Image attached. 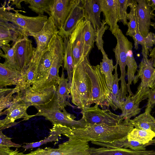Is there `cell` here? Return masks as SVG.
<instances>
[{"label": "cell", "mask_w": 155, "mask_h": 155, "mask_svg": "<svg viewBox=\"0 0 155 155\" xmlns=\"http://www.w3.org/2000/svg\"><path fill=\"white\" fill-rule=\"evenodd\" d=\"M81 3L84 8V20L90 21L96 31L101 25V0H81Z\"/></svg>", "instance_id": "obj_19"}, {"label": "cell", "mask_w": 155, "mask_h": 155, "mask_svg": "<svg viewBox=\"0 0 155 155\" xmlns=\"http://www.w3.org/2000/svg\"><path fill=\"white\" fill-rule=\"evenodd\" d=\"M89 71L92 84V97L94 103L103 109H112L111 92L109 89L104 75L100 70V65H89Z\"/></svg>", "instance_id": "obj_6"}, {"label": "cell", "mask_w": 155, "mask_h": 155, "mask_svg": "<svg viewBox=\"0 0 155 155\" xmlns=\"http://www.w3.org/2000/svg\"><path fill=\"white\" fill-rule=\"evenodd\" d=\"M101 3L104 20L109 26V30L114 35L120 28L117 24V0H101Z\"/></svg>", "instance_id": "obj_20"}, {"label": "cell", "mask_w": 155, "mask_h": 155, "mask_svg": "<svg viewBox=\"0 0 155 155\" xmlns=\"http://www.w3.org/2000/svg\"><path fill=\"white\" fill-rule=\"evenodd\" d=\"M132 0H117V12L118 21L121 22L124 25H127V9Z\"/></svg>", "instance_id": "obj_40"}, {"label": "cell", "mask_w": 155, "mask_h": 155, "mask_svg": "<svg viewBox=\"0 0 155 155\" xmlns=\"http://www.w3.org/2000/svg\"><path fill=\"white\" fill-rule=\"evenodd\" d=\"M109 28L104 19L101 20V27L96 31V45L98 49L101 51L102 55L106 54L104 49V41L103 39L105 31Z\"/></svg>", "instance_id": "obj_41"}, {"label": "cell", "mask_w": 155, "mask_h": 155, "mask_svg": "<svg viewBox=\"0 0 155 155\" xmlns=\"http://www.w3.org/2000/svg\"><path fill=\"white\" fill-rule=\"evenodd\" d=\"M25 37L12 24L0 19V46L8 45L11 41L13 44Z\"/></svg>", "instance_id": "obj_21"}, {"label": "cell", "mask_w": 155, "mask_h": 155, "mask_svg": "<svg viewBox=\"0 0 155 155\" xmlns=\"http://www.w3.org/2000/svg\"><path fill=\"white\" fill-rule=\"evenodd\" d=\"M41 55H34L32 59L22 73V80L20 86L21 90L30 86L34 82L38 63Z\"/></svg>", "instance_id": "obj_29"}, {"label": "cell", "mask_w": 155, "mask_h": 155, "mask_svg": "<svg viewBox=\"0 0 155 155\" xmlns=\"http://www.w3.org/2000/svg\"><path fill=\"white\" fill-rule=\"evenodd\" d=\"M118 63L116 62L115 65L114 66L115 73L114 80L112 86L111 93V98L113 103V107L112 109L114 110H116L118 109L121 110L122 108V103H120L119 100V88L118 82L120 80L118 78V74L117 72V65Z\"/></svg>", "instance_id": "obj_38"}, {"label": "cell", "mask_w": 155, "mask_h": 155, "mask_svg": "<svg viewBox=\"0 0 155 155\" xmlns=\"http://www.w3.org/2000/svg\"><path fill=\"white\" fill-rule=\"evenodd\" d=\"M62 67L61 76L60 77L58 86L57 88V99L60 108L62 111L66 110L65 107L67 106L72 107L70 103L71 97L70 88L68 83V80L65 78L64 68Z\"/></svg>", "instance_id": "obj_25"}, {"label": "cell", "mask_w": 155, "mask_h": 155, "mask_svg": "<svg viewBox=\"0 0 155 155\" xmlns=\"http://www.w3.org/2000/svg\"><path fill=\"white\" fill-rule=\"evenodd\" d=\"M139 104H135L131 96L128 95L122 102L120 117L124 120L129 122L131 117H135L140 112L141 109L139 108Z\"/></svg>", "instance_id": "obj_31"}, {"label": "cell", "mask_w": 155, "mask_h": 155, "mask_svg": "<svg viewBox=\"0 0 155 155\" xmlns=\"http://www.w3.org/2000/svg\"><path fill=\"white\" fill-rule=\"evenodd\" d=\"M85 21L84 19L78 22L76 27L70 37L74 67H76L84 56V33Z\"/></svg>", "instance_id": "obj_15"}, {"label": "cell", "mask_w": 155, "mask_h": 155, "mask_svg": "<svg viewBox=\"0 0 155 155\" xmlns=\"http://www.w3.org/2000/svg\"><path fill=\"white\" fill-rule=\"evenodd\" d=\"M20 40L13 44L12 47L9 44L0 46L4 52L3 53L0 50V56L5 59L4 63L12 68L19 71L15 59V51L17 45Z\"/></svg>", "instance_id": "obj_34"}, {"label": "cell", "mask_w": 155, "mask_h": 155, "mask_svg": "<svg viewBox=\"0 0 155 155\" xmlns=\"http://www.w3.org/2000/svg\"><path fill=\"white\" fill-rule=\"evenodd\" d=\"M137 28L136 34L132 38L134 41V48L137 50L139 45H140L142 47V54L143 57L148 58L149 52L150 51L152 48L155 45V34L150 32L146 37H143L141 35L139 28L137 17L136 15Z\"/></svg>", "instance_id": "obj_24"}, {"label": "cell", "mask_w": 155, "mask_h": 155, "mask_svg": "<svg viewBox=\"0 0 155 155\" xmlns=\"http://www.w3.org/2000/svg\"><path fill=\"white\" fill-rule=\"evenodd\" d=\"M24 0H10L11 2L12 5H15V7L19 9H21L22 7L21 5V3L24 2Z\"/></svg>", "instance_id": "obj_47"}, {"label": "cell", "mask_w": 155, "mask_h": 155, "mask_svg": "<svg viewBox=\"0 0 155 155\" xmlns=\"http://www.w3.org/2000/svg\"><path fill=\"white\" fill-rule=\"evenodd\" d=\"M149 87L151 89H153L155 87V70L153 73L151 80L150 81Z\"/></svg>", "instance_id": "obj_49"}, {"label": "cell", "mask_w": 155, "mask_h": 155, "mask_svg": "<svg viewBox=\"0 0 155 155\" xmlns=\"http://www.w3.org/2000/svg\"><path fill=\"white\" fill-rule=\"evenodd\" d=\"M6 1L0 8V19L8 21L15 25L25 37L39 32L42 29L48 18L46 15L28 16L16 12L14 13L6 10Z\"/></svg>", "instance_id": "obj_4"}, {"label": "cell", "mask_w": 155, "mask_h": 155, "mask_svg": "<svg viewBox=\"0 0 155 155\" xmlns=\"http://www.w3.org/2000/svg\"><path fill=\"white\" fill-rule=\"evenodd\" d=\"M35 52L32 41L28 37L21 39L17 43L15 59L19 70L22 73L32 59Z\"/></svg>", "instance_id": "obj_16"}, {"label": "cell", "mask_w": 155, "mask_h": 155, "mask_svg": "<svg viewBox=\"0 0 155 155\" xmlns=\"http://www.w3.org/2000/svg\"><path fill=\"white\" fill-rule=\"evenodd\" d=\"M149 1L152 8L155 10V0H149Z\"/></svg>", "instance_id": "obj_50"}, {"label": "cell", "mask_w": 155, "mask_h": 155, "mask_svg": "<svg viewBox=\"0 0 155 155\" xmlns=\"http://www.w3.org/2000/svg\"><path fill=\"white\" fill-rule=\"evenodd\" d=\"M84 33V56H88L94 47L96 41V31L90 21H85Z\"/></svg>", "instance_id": "obj_36"}, {"label": "cell", "mask_w": 155, "mask_h": 155, "mask_svg": "<svg viewBox=\"0 0 155 155\" xmlns=\"http://www.w3.org/2000/svg\"><path fill=\"white\" fill-rule=\"evenodd\" d=\"M137 73L133 81L134 84H136L140 78V83L138 86L135 94L131 96L134 103L140 104L143 100L147 98L151 90L149 84L155 68L153 66V61L151 58L143 57L139 64Z\"/></svg>", "instance_id": "obj_8"}, {"label": "cell", "mask_w": 155, "mask_h": 155, "mask_svg": "<svg viewBox=\"0 0 155 155\" xmlns=\"http://www.w3.org/2000/svg\"><path fill=\"white\" fill-rule=\"evenodd\" d=\"M64 43V68L67 70V78L70 88L74 68V61L72 55L71 45L69 38H63Z\"/></svg>", "instance_id": "obj_28"}, {"label": "cell", "mask_w": 155, "mask_h": 155, "mask_svg": "<svg viewBox=\"0 0 155 155\" xmlns=\"http://www.w3.org/2000/svg\"><path fill=\"white\" fill-rule=\"evenodd\" d=\"M102 55V61L100 63V70L104 75L107 86L111 92L114 80V75L112 74L114 68L113 60L112 59H109L106 54Z\"/></svg>", "instance_id": "obj_32"}, {"label": "cell", "mask_w": 155, "mask_h": 155, "mask_svg": "<svg viewBox=\"0 0 155 155\" xmlns=\"http://www.w3.org/2000/svg\"><path fill=\"white\" fill-rule=\"evenodd\" d=\"M134 129V127L129 122L124 120L122 123L116 126L89 124L83 128L72 129L65 136L69 139L87 142L111 143L127 137Z\"/></svg>", "instance_id": "obj_1"}, {"label": "cell", "mask_w": 155, "mask_h": 155, "mask_svg": "<svg viewBox=\"0 0 155 155\" xmlns=\"http://www.w3.org/2000/svg\"><path fill=\"white\" fill-rule=\"evenodd\" d=\"M155 137V132L150 130L134 129L128 134V140H135L145 144L148 143Z\"/></svg>", "instance_id": "obj_35"}, {"label": "cell", "mask_w": 155, "mask_h": 155, "mask_svg": "<svg viewBox=\"0 0 155 155\" xmlns=\"http://www.w3.org/2000/svg\"><path fill=\"white\" fill-rule=\"evenodd\" d=\"M90 64L89 56H86L74 67L70 88L72 103L81 110L89 107L94 104L89 71Z\"/></svg>", "instance_id": "obj_2"}, {"label": "cell", "mask_w": 155, "mask_h": 155, "mask_svg": "<svg viewBox=\"0 0 155 155\" xmlns=\"http://www.w3.org/2000/svg\"><path fill=\"white\" fill-rule=\"evenodd\" d=\"M114 35L116 38L117 43L113 51L115 54L116 61L118 62L121 72L119 78L121 84L119 89V99L120 101H124L127 97L128 92L127 84L125 80L127 55L129 50L133 48V44L125 36L120 28Z\"/></svg>", "instance_id": "obj_7"}, {"label": "cell", "mask_w": 155, "mask_h": 155, "mask_svg": "<svg viewBox=\"0 0 155 155\" xmlns=\"http://www.w3.org/2000/svg\"><path fill=\"white\" fill-rule=\"evenodd\" d=\"M126 64L127 67V73L128 80L127 84V91L129 95L132 96L134 94L131 91L130 85L134 79L135 73L138 67L134 56L132 48L130 49L128 52Z\"/></svg>", "instance_id": "obj_37"}, {"label": "cell", "mask_w": 155, "mask_h": 155, "mask_svg": "<svg viewBox=\"0 0 155 155\" xmlns=\"http://www.w3.org/2000/svg\"><path fill=\"white\" fill-rule=\"evenodd\" d=\"M90 155H155L153 150L135 151L124 148L90 147Z\"/></svg>", "instance_id": "obj_22"}, {"label": "cell", "mask_w": 155, "mask_h": 155, "mask_svg": "<svg viewBox=\"0 0 155 155\" xmlns=\"http://www.w3.org/2000/svg\"><path fill=\"white\" fill-rule=\"evenodd\" d=\"M147 98L146 107H149L152 109L155 106V87L151 89Z\"/></svg>", "instance_id": "obj_45"}, {"label": "cell", "mask_w": 155, "mask_h": 155, "mask_svg": "<svg viewBox=\"0 0 155 155\" xmlns=\"http://www.w3.org/2000/svg\"><path fill=\"white\" fill-rule=\"evenodd\" d=\"M48 49L52 56L51 67L44 77L34 82L31 87L33 89H38L52 85L57 86L60 77L59 70L63 67L64 56V44L60 39H52L50 42Z\"/></svg>", "instance_id": "obj_5"}, {"label": "cell", "mask_w": 155, "mask_h": 155, "mask_svg": "<svg viewBox=\"0 0 155 155\" xmlns=\"http://www.w3.org/2000/svg\"><path fill=\"white\" fill-rule=\"evenodd\" d=\"M137 5V3L135 0H132V2L129 6L130 8V12L127 14V19L129 20V22L127 23L128 29L126 35L132 37L136 33L137 23L136 15Z\"/></svg>", "instance_id": "obj_39"}, {"label": "cell", "mask_w": 155, "mask_h": 155, "mask_svg": "<svg viewBox=\"0 0 155 155\" xmlns=\"http://www.w3.org/2000/svg\"><path fill=\"white\" fill-rule=\"evenodd\" d=\"M22 73L20 71L0 64V88L15 85L20 87L22 80Z\"/></svg>", "instance_id": "obj_23"}, {"label": "cell", "mask_w": 155, "mask_h": 155, "mask_svg": "<svg viewBox=\"0 0 155 155\" xmlns=\"http://www.w3.org/2000/svg\"><path fill=\"white\" fill-rule=\"evenodd\" d=\"M59 136L53 131H50V134L45 139L35 142L27 143L22 146L25 150L39 147L42 145L48 142L58 140Z\"/></svg>", "instance_id": "obj_42"}, {"label": "cell", "mask_w": 155, "mask_h": 155, "mask_svg": "<svg viewBox=\"0 0 155 155\" xmlns=\"http://www.w3.org/2000/svg\"><path fill=\"white\" fill-rule=\"evenodd\" d=\"M82 117L87 125L105 124L116 126L124 121L119 115L113 113L109 109H101L98 105L81 110Z\"/></svg>", "instance_id": "obj_9"}, {"label": "cell", "mask_w": 155, "mask_h": 155, "mask_svg": "<svg viewBox=\"0 0 155 155\" xmlns=\"http://www.w3.org/2000/svg\"><path fill=\"white\" fill-rule=\"evenodd\" d=\"M58 31L52 18L49 16L41 31L30 35L34 38L36 43L34 55L40 56L48 48L51 39L54 35L58 33Z\"/></svg>", "instance_id": "obj_13"}, {"label": "cell", "mask_w": 155, "mask_h": 155, "mask_svg": "<svg viewBox=\"0 0 155 155\" xmlns=\"http://www.w3.org/2000/svg\"><path fill=\"white\" fill-rule=\"evenodd\" d=\"M88 142L69 139L60 144L57 148L46 147L48 155H90Z\"/></svg>", "instance_id": "obj_12"}, {"label": "cell", "mask_w": 155, "mask_h": 155, "mask_svg": "<svg viewBox=\"0 0 155 155\" xmlns=\"http://www.w3.org/2000/svg\"><path fill=\"white\" fill-rule=\"evenodd\" d=\"M57 86L52 85L35 89L31 87H26L18 93V99L31 106L44 104L50 102L54 96Z\"/></svg>", "instance_id": "obj_10"}, {"label": "cell", "mask_w": 155, "mask_h": 155, "mask_svg": "<svg viewBox=\"0 0 155 155\" xmlns=\"http://www.w3.org/2000/svg\"><path fill=\"white\" fill-rule=\"evenodd\" d=\"M54 0H24L25 4H29L28 8L38 15H44L45 13L49 16Z\"/></svg>", "instance_id": "obj_33"}, {"label": "cell", "mask_w": 155, "mask_h": 155, "mask_svg": "<svg viewBox=\"0 0 155 155\" xmlns=\"http://www.w3.org/2000/svg\"><path fill=\"white\" fill-rule=\"evenodd\" d=\"M38 111L35 116H42L50 121L53 125L60 124L71 129L83 128L87 126L85 120L82 118L78 120L73 114L68 113L66 110L62 111L58 104L57 91L49 102L44 104L34 105Z\"/></svg>", "instance_id": "obj_3"}, {"label": "cell", "mask_w": 155, "mask_h": 155, "mask_svg": "<svg viewBox=\"0 0 155 155\" xmlns=\"http://www.w3.org/2000/svg\"><path fill=\"white\" fill-rule=\"evenodd\" d=\"M30 104L18 99L9 107L0 113V116L6 115V117L0 120V130L8 128L17 124L20 122H15L17 119L22 118L23 120H27L34 117V115H29L27 112Z\"/></svg>", "instance_id": "obj_11"}, {"label": "cell", "mask_w": 155, "mask_h": 155, "mask_svg": "<svg viewBox=\"0 0 155 155\" xmlns=\"http://www.w3.org/2000/svg\"><path fill=\"white\" fill-rule=\"evenodd\" d=\"M51 55L48 48L43 52L40 58L34 82L44 77L51 67Z\"/></svg>", "instance_id": "obj_30"}, {"label": "cell", "mask_w": 155, "mask_h": 155, "mask_svg": "<svg viewBox=\"0 0 155 155\" xmlns=\"http://www.w3.org/2000/svg\"><path fill=\"white\" fill-rule=\"evenodd\" d=\"M16 155H48L47 150L45 149L38 148L30 152L24 154L22 152H19Z\"/></svg>", "instance_id": "obj_46"}, {"label": "cell", "mask_w": 155, "mask_h": 155, "mask_svg": "<svg viewBox=\"0 0 155 155\" xmlns=\"http://www.w3.org/2000/svg\"><path fill=\"white\" fill-rule=\"evenodd\" d=\"M153 144H155V137L154 139H153L152 140L150 141L148 143H147L148 146Z\"/></svg>", "instance_id": "obj_51"}, {"label": "cell", "mask_w": 155, "mask_h": 155, "mask_svg": "<svg viewBox=\"0 0 155 155\" xmlns=\"http://www.w3.org/2000/svg\"><path fill=\"white\" fill-rule=\"evenodd\" d=\"M137 3L136 12L139 30L143 37H146L150 33V26H154L155 23L151 21L154 15L149 0H135Z\"/></svg>", "instance_id": "obj_14"}, {"label": "cell", "mask_w": 155, "mask_h": 155, "mask_svg": "<svg viewBox=\"0 0 155 155\" xmlns=\"http://www.w3.org/2000/svg\"><path fill=\"white\" fill-rule=\"evenodd\" d=\"M81 3V0H76L63 26L59 30L58 34L63 38H69L75 29L78 21L84 19V10Z\"/></svg>", "instance_id": "obj_17"}, {"label": "cell", "mask_w": 155, "mask_h": 155, "mask_svg": "<svg viewBox=\"0 0 155 155\" xmlns=\"http://www.w3.org/2000/svg\"><path fill=\"white\" fill-rule=\"evenodd\" d=\"M152 108L146 107L145 112L129 122L135 128L145 130H150L155 132V119L150 114Z\"/></svg>", "instance_id": "obj_26"}, {"label": "cell", "mask_w": 155, "mask_h": 155, "mask_svg": "<svg viewBox=\"0 0 155 155\" xmlns=\"http://www.w3.org/2000/svg\"><path fill=\"white\" fill-rule=\"evenodd\" d=\"M0 146L18 148L21 147V145L12 142L11 141L12 138L4 135L2 131H0Z\"/></svg>", "instance_id": "obj_43"}, {"label": "cell", "mask_w": 155, "mask_h": 155, "mask_svg": "<svg viewBox=\"0 0 155 155\" xmlns=\"http://www.w3.org/2000/svg\"><path fill=\"white\" fill-rule=\"evenodd\" d=\"M76 0H54L51 15L58 30L63 26Z\"/></svg>", "instance_id": "obj_18"}, {"label": "cell", "mask_w": 155, "mask_h": 155, "mask_svg": "<svg viewBox=\"0 0 155 155\" xmlns=\"http://www.w3.org/2000/svg\"><path fill=\"white\" fill-rule=\"evenodd\" d=\"M19 151L17 148L13 150L9 147L0 146V155H16Z\"/></svg>", "instance_id": "obj_44"}, {"label": "cell", "mask_w": 155, "mask_h": 155, "mask_svg": "<svg viewBox=\"0 0 155 155\" xmlns=\"http://www.w3.org/2000/svg\"><path fill=\"white\" fill-rule=\"evenodd\" d=\"M21 90V89L18 86H16L14 88H0V113L7 109L18 100L17 93Z\"/></svg>", "instance_id": "obj_27"}, {"label": "cell", "mask_w": 155, "mask_h": 155, "mask_svg": "<svg viewBox=\"0 0 155 155\" xmlns=\"http://www.w3.org/2000/svg\"><path fill=\"white\" fill-rule=\"evenodd\" d=\"M149 56L153 61V67H155V46L152 49Z\"/></svg>", "instance_id": "obj_48"}]
</instances>
